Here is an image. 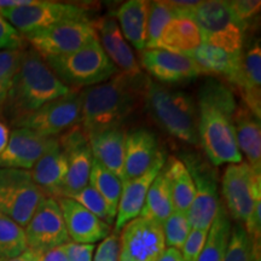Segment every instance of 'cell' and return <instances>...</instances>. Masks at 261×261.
<instances>
[{
	"mask_svg": "<svg viewBox=\"0 0 261 261\" xmlns=\"http://www.w3.org/2000/svg\"><path fill=\"white\" fill-rule=\"evenodd\" d=\"M56 139L57 137H44L31 129L15 127L10 132L5 149L0 152V168L31 171Z\"/></svg>",
	"mask_w": 261,
	"mask_h": 261,
	"instance_id": "2e32d148",
	"label": "cell"
},
{
	"mask_svg": "<svg viewBox=\"0 0 261 261\" xmlns=\"http://www.w3.org/2000/svg\"><path fill=\"white\" fill-rule=\"evenodd\" d=\"M178 16H185V12L173 2H165V0L150 2L148 23H146L145 48H156L163 28L172 18L178 17Z\"/></svg>",
	"mask_w": 261,
	"mask_h": 261,
	"instance_id": "1f68e13d",
	"label": "cell"
},
{
	"mask_svg": "<svg viewBox=\"0 0 261 261\" xmlns=\"http://www.w3.org/2000/svg\"><path fill=\"white\" fill-rule=\"evenodd\" d=\"M83 90H71L63 97L45 104L14 122L44 137H57L80 125Z\"/></svg>",
	"mask_w": 261,
	"mask_h": 261,
	"instance_id": "30bf717a",
	"label": "cell"
},
{
	"mask_svg": "<svg viewBox=\"0 0 261 261\" xmlns=\"http://www.w3.org/2000/svg\"><path fill=\"white\" fill-rule=\"evenodd\" d=\"M93 159L122 180L126 132L114 127L87 137Z\"/></svg>",
	"mask_w": 261,
	"mask_h": 261,
	"instance_id": "484cf974",
	"label": "cell"
},
{
	"mask_svg": "<svg viewBox=\"0 0 261 261\" xmlns=\"http://www.w3.org/2000/svg\"><path fill=\"white\" fill-rule=\"evenodd\" d=\"M156 261H185L182 257L180 250L174 249V248H166L162 255Z\"/></svg>",
	"mask_w": 261,
	"mask_h": 261,
	"instance_id": "f6af8a7d",
	"label": "cell"
},
{
	"mask_svg": "<svg viewBox=\"0 0 261 261\" xmlns=\"http://www.w3.org/2000/svg\"><path fill=\"white\" fill-rule=\"evenodd\" d=\"M221 192L227 213L237 224L244 225L254 202L261 196V172L243 161L227 165L221 178Z\"/></svg>",
	"mask_w": 261,
	"mask_h": 261,
	"instance_id": "7c38bea8",
	"label": "cell"
},
{
	"mask_svg": "<svg viewBox=\"0 0 261 261\" xmlns=\"http://www.w3.org/2000/svg\"><path fill=\"white\" fill-rule=\"evenodd\" d=\"M190 17L200 29L202 44L230 54L243 51L247 28L233 15L227 2H200L191 10Z\"/></svg>",
	"mask_w": 261,
	"mask_h": 261,
	"instance_id": "8992f818",
	"label": "cell"
},
{
	"mask_svg": "<svg viewBox=\"0 0 261 261\" xmlns=\"http://www.w3.org/2000/svg\"><path fill=\"white\" fill-rule=\"evenodd\" d=\"M29 172L33 181L46 197L55 200L62 197L68 172V162L58 137L56 142L46 150Z\"/></svg>",
	"mask_w": 261,
	"mask_h": 261,
	"instance_id": "603a6c76",
	"label": "cell"
},
{
	"mask_svg": "<svg viewBox=\"0 0 261 261\" xmlns=\"http://www.w3.org/2000/svg\"><path fill=\"white\" fill-rule=\"evenodd\" d=\"M62 249L69 261H92L96 247L94 244H83L67 242L62 246Z\"/></svg>",
	"mask_w": 261,
	"mask_h": 261,
	"instance_id": "7bdbcfd3",
	"label": "cell"
},
{
	"mask_svg": "<svg viewBox=\"0 0 261 261\" xmlns=\"http://www.w3.org/2000/svg\"><path fill=\"white\" fill-rule=\"evenodd\" d=\"M9 129L4 123L0 122V152L5 149L6 144H8V140H9Z\"/></svg>",
	"mask_w": 261,
	"mask_h": 261,
	"instance_id": "7dc6e473",
	"label": "cell"
},
{
	"mask_svg": "<svg viewBox=\"0 0 261 261\" xmlns=\"http://www.w3.org/2000/svg\"><path fill=\"white\" fill-rule=\"evenodd\" d=\"M89 185L102 195L114 211H117L122 191V180L94 159L91 167Z\"/></svg>",
	"mask_w": 261,
	"mask_h": 261,
	"instance_id": "d6a6232c",
	"label": "cell"
},
{
	"mask_svg": "<svg viewBox=\"0 0 261 261\" xmlns=\"http://www.w3.org/2000/svg\"><path fill=\"white\" fill-rule=\"evenodd\" d=\"M139 54L142 67L162 85L191 81L201 75L194 60L187 54L162 48H145Z\"/></svg>",
	"mask_w": 261,
	"mask_h": 261,
	"instance_id": "e0dca14e",
	"label": "cell"
},
{
	"mask_svg": "<svg viewBox=\"0 0 261 261\" xmlns=\"http://www.w3.org/2000/svg\"><path fill=\"white\" fill-rule=\"evenodd\" d=\"M144 103L166 132L189 145H198L197 106L188 93L148 80Z\"/></svg>",
	"mask_w": 261,
	"mask_h": 261,
	"instance_id": "277c9868",
	"label": "cell"
},
{
	"mask_svg": "<svg viewBox=\"0 0 261 261\" xmlns=\"http://www.w3.org/2000/svg\"><path fill=\"white\" fill-rule=\"evenodd\" d=\"M208 231L191 228L190 233L185 241L184 246L181 247L180 253L185 261H196L202 252L205 240H207Z\"/></svg>",
	"mask_w": 261,
	"mask_h": 261,
	"instance_id": "60d3db41",
	"label": "cell"
},
{
	"mask_svg": "<svg viewBox=\"0 0 261 261\" xmlns=\"http://www.w3.org/2000/svg\"><path fill=\"white\" fill-rule=\"evenodd\" d=\"M166 160H167V155L163 150H161L158 159L155 160L154 165L150 167L148 172L138 178L122 181V191L119 204H117L116 217L115 221H114V231L120 233V231L126 224L139 217L149 189L151 187L156 175L165 166Z\"/></svg>",
	"mask_w": 261,
	"mask_h": 261,
	"instance_id": "ac0fdd59",
	"label": "cell"
},
{
	"mask_svg": "<svg viewBox=\"0 0 261 261\" xmlns=\"http://www.w3.org/2000/svg\"><path fill=\"white\" fill-rule=\"evenodd\" d=\"M0 14L23 37L62 22L90 19L89 11L84 6L52 0H29L25 5L2 10Z\"/></svg>",
	"mask_w": 261,
	"mask_h": 261,
	"instance_id": "ba28073f",
	"label": "cell"
},
{
	"mask_svg": "<svg viewBox=\"0 0 261 261\" xmlns=\"http://www.w3.org/2000/svg\"><path fill=\"white\" fill-rule=\"evenodd\" d=\"M187 55L194 60L200 74L210 75L214 79L219 77L220 81L223 80L234 90L237 89L242 70L243 51L230 54L221 48L201 44Z\"/></svg>",
	"mask_w": 261,
	"mask_h": 261,
	"instance_id": "44dd1931",
	"label": "cell"
},
{
	"mask_svg": "<svg viewBox=\"0 0 261 261\" xmlns=\"http://www.w3.org/2000/svg\"><path fill=\"white\" fill-rule=\"evenodd\" d=\"M68 162L62 197H70L89 185L93 156L89 138L80 126H75L58 138Z\"/></svg>",
	"mask_w": 261,
	"mask_h": 261,
	"instance_id": "9a60e30c",
	"label": "cell"
},
{
	"mask_svg": "<svg viewBox=\"0 0 261 261\" xmlns=\"http://www.w3.org/2000/svg\"><path fill=\"white\" fill-rule=\"evenodd\" d=\"M23 38L33 50L42 58H47L65 56L80 50L97 38V33L93 21L76 19L31 33Z\"/></svg>",
	"mask_w": 261,
	"mask_h": 261,
	"instance_id": "8fae6325",
	"label": "cell"
},
{
	"mask_svg": "<svg viewBox=\"0 0 261 261\" xmlns=\"http://www.w3.org/2000/svg\"><path fill=\"white\" fill-rule=\"evenodd\" d=\"M163 168L169 182L174 211L187 213L195 196V187L190 173L180 159L173 156L167 158Z\"/></svg>",
	"mask_w": 261,
	"mask_h": 261,
	"instance_id": "f1b7e54d",
	"label": "cell"
},
{
	"mask_svg": "<svg viewBox=\"0 0 261 261\" xmlns=\"http://www.w3.org/2000/svg\"><path fill=\"white\" fill-rule=\"evenodd\" d=\"M173 211H174V207H173L169 182L166 177L165 168H162L149 189L139 217L162 225Z\"/></svg>",
	"mask_w": 261,
	"mask_h": 261,
	"instance_id": "f546056e",
	"label": "cell"
},
{
	"mask_svg": "<svg viewBox=\"0 0 261 261\" xmlns=\"http://www.w3.org/2000/svg\"><path fill=\"white\" fill-rule=\"evenodd\" d=\"M162 226L138 217L120 231L119 261H156L166 250Z\"/></svg>",
	"mask_w": 261,
	"mask_h": 261,
	"instance_id": "5bb4252c",
	"label": "cell"
},
{
	"mask_svg": "<svg viewBox=\"0 0 261 261\" xmlns=\"http://www.w3.org/2000/svg\"><path fill=\"white\" fill-rule=\"evenodd\" d=\"M51 70L70 90H83L106 83L119 69L108 58L98 39L73 54L44 58Z\"/></svg>",
	"mask_w": 261,
	"mask_h": 261,
	"instance_id": "5b68a950",
	"label": "cell"
},
{
	"mask_svg": "<svg viewBox=\"0 0 261 261\" xmlns=\"http://www.w3.org/2000/svg\"><path fill=\"white\" fill-rule=\"evenodd\" d=\"M67 198H71V200L77 202V203L83 205L84 208H86L87 211L96 215L97 218H99L104 223L110 225V226L114 225L116 212L108 204V202L102 197V195L90 185H87L83 190L77 191L76 194L71 195L70 197Z\"/></svg>",
	"mask_w": 261,
	"mask_h": 261,
	"instance_id": "d590c367",
	"label": "cell"
},
{
	"mask_svg": "<svg viewBox=\"0 0 261 261\" xmlns=\"http://www.w3.org/2000/svg\"><path fill=\"white\" fill-rule=\"evenodd\" d=\"M161 151L158 137L146 128L126 133L122 181L138 178L154 165Z\"/></svg>",
	"mask_w": 261,
	"mask_h": 261,
	"instance_id": "7402d4cb",
	"label": "cell"
},
{
	"mask_svg": "<svg viewBox=\"0 0 261 261\" xmlns=\"http://www.w3.org/2000/svg\"><path fill=\"white\" fill-rule=\"evenodd\" d=\"M93 23L100 46L120 73L132 77L142 76L139 62L137 61L130 45L123 38L116 19L108 16Z\"/></svg>",
	"mask_w": 261,
	"mask_h": 261,
	"instance_id": "ffe728a7",
	"label": "cell"
},
{
	"mask_svg": "<svg viewBox=\"0 0 261 261\" xmlns=\"http://www.w3.org/2000/svg\"><path fill=\"white\" fill-rule=\"evenodd\" d=\"M202 44L201 33L189 16H178L166 24L160 35L156 48L189 54Z\"/></svg>",
	"mask_w": 261,
	"mask_h": 261,
	"instance_id": "83f0119b",
	"label": "cell"
},
{
	"mask_svg": "<svg viewBox=\"0 0 261 261\" xmlns=\"http://www.w3.org/2000/svg\"><path fill=\"white\" fill-rule=\"evenodd\" d=\"M33 48H22L21 60L4 104L11 122L70 92Z\"/></svg>",
	"mask_w": 261,
	"mask_h": 261,
	"instance_id": "3957f363",
	"label": "cell"
},
{
	"mask_svg": "<svg viewBox=\"0 0 261 261\" xmlns=\"http://www.w3.org/2000/svg\"><path fill=\"white\" fill-rule=\"evenodd\" d=\"M27 249L24 228L0 214V260L18 256Z\"/></svg>",
	"mask_w": 261,
	"mask_h": 261,
	"instance_id": "e575fe53",
	"label": "cell"
},
{
	"mask_svg": "<svg viewBox=\"0 0 261 261\" xmlns=\"http://www.w3.org/2000/svg\"><path fill=\"white\" fill-rule=\"evenodd\" d=\"M39 261H69L62 247L54 248L41 254H38Z\"/></svg>",
	"mask_w": 261,
	"mask_h": 261,
	"instance_id": "ee69618b",
	"label": "cell"
},
{
	"mask_svg": "<svg viewBox=\"0 0 261 261\" xmlns=\"http://www.w3.org/2000/svg\"><path fill=\"white\" fill-rule=\"evenodd\" d=\"M46 197L33 181L31 172L0 168V214L25 227Z\"/></svg>",
	"mask_w": 261,
	"mask_h": 261,
	"instance_id": "9c48e42d",
	"label": "cell"
},
{
	"mask_svg": "<svg viewBox=\"0 0 261 261\" xmlns=\"http://www.w3.org/2000/svg\"><path fill=\"white\" fill-rule=\"evenodd\" d=\"M23 41V35L0 14V51L21 50Z\"/></svg>",
	"mask_w": 261,
	"mask_h": 261,
	"instance_id": "f35d334b",
	"label": "cell"
},
{
	"mask_svg": "<svg viewBox=\"0 0 261 261\" xmlns=\"http://www.w3.org/2000/svg\"><path fill=\"white\" fill-rule=\"evenodd\" d=\"M0 261H39V256L37 253L27 249L24 253H22L21 255L11 257V259H2Z\"/></svg>",
	"mask_w": 261,
	"mask_h": 261,
	"instance_id": "bcb514c9",
	"label": "cell"
},
{
	"mask_svg": "<svg viewBox=\"0 0 261 261\" xmlns=\"http://www.w3.org/2000/svg\"><path fill=\"white\" fill-rule=\"evenodd\" d=\"M161 226L166 247L180 250L191 231L187 213L173 211Z\"/></svg>",
	"mask_w": 261,
	"mask_h": 261,
	"instance_id": "8d00e7d4",
	"label": "cell"
},
{
	"mask_svg": "<svg viewBox=\"0 0 261 261\" xmlns=\"http://www.w3.org/2000/svg\"><path fill=\"white\" fill-rule=\"evenodd\" d=\"M223 261H260V244L247 233L243 225L231 226V233Z\"/></svg>",
	"mask_w": 261,
	"mask_h": 261,
	"instance_id": "836d02e7",
	"label": "cell"
},
{
	"mask_svg": "<svg viewBox=\"0 0 261 261\" xmlns=\"http://www.w3.org/2000/svg\"><path fill=\"white\" fill-rule=\"evenodd\" d=\"M237 100L223 81L208 77L198 90V139L213 167L242 162L233 129Z\"/></svg>",
	"mask_w": 261,
	"mask_h": 261,
	"instance_id": "6da1fadb",
	"label": "cell"
},
{
	"mask_svg": "<svg viewBox=\"0 0 261 261\" xmlns=\"http://www.w3.org/2000/svg\"><path fill=\"white\" fill-rule=\"evenodd\" d=\"M21 50H5L0 51V109L4 107L11 90L12 81L17 71Z\"/></svg>",
	"mask_w": 261,
	"mask_h": 261,
	"instance_id": "74e56055",
	"label": "cell"
},
{
	"mask_svg": "<svg viewBox=\"0 0 261 261\" xmlns=\"http://www.w3.org/2000/svg\"><path fill=\"white\" fill-rule=\"evenodd\" d=\"M261 119L254 115L244 104H237L233 115V129L241 155L253 169L261 172Z\"/></svg>",
	"mask_w": 261,
	"mask_h": 261,
	"instance_id": "cb8c5ba5",
	"label": "cell"
},
{
	"mask_svg": "<svg viewBox=\"0 0 261 261\" xmlns=\"http://www.w3.org/2000/svg\"><path fill=\"white\" fill-rule=\"evenodd\" d=\"M227 5L238 18V21L247 28L250 21L259 15L261 2L259 0H232V2H227Z\"/></svg>",
	"mask_w": 261,
	"mask_h": 261,
	"instance_id": "ab89813d",
	"label": "cell"
},
{
	"mask_svg": "<svg viewBox=\"0 0 261 261\" xmlns=\"http://www.w3.org/2000/svg\"><path fill=\"white\" fill-rule=\"evenodd\" d=\"M231 220L226 208L220 203L218 213L207 233V240L196 261H223L230 240Z\"/></svg>",
	"mask_w": 261,
	"mask_h": 261,
	"instance_id": "4dcf8cb0",
	"label": "cell"
},
{
	"mask_svg": "<svg viewBox=\"0 0 261 261\" xmlns=\"http://www.w3.org/2000/svg\"><path fill=\"white\" fill-rule=\"evenodd\" d=\"M28 249L41 254L69 242L57 200L45 197L24 227Z\"/></svg>",
	"mask_w": 261,
	"mask_h": 261,
	"instance_id": "4fadbf2b",
	"label": "cell"
},
{
	"mask_svg": "<svg viewBox=\"0 0 261 261\" xmlns=\"http://www.w3.org/2000/svg\"><path fill=\"white\" fill-rule=\"evenodd\" d=\"M120 233L112 231L94 250L92 261H119Z\"/></svg>",
	"mask_w": 261,
	"mask_h": 261,
	"instance_id": "b9f144b4",
	"label": "cell"
},
{
	"mask_svg": "<svg viewBox=\"0 0 261 261\" xmlns=\"http://www.w3.org/2000/svg\"><path fill=\"white\" fill-rule=\"evenodd\" d=\"M236 90L242 97L244 106L257 119H261V47L259 39L243 52L242 70Z\"/></svg>",
	"mask_w": 261,
	"mask_h": 261,
	"instance_id": "d4e9b609",
	"label": "cell"
},
{
	"mask_svg": "<svg viewBox=\"0 0 261 261\" xmlns=\"http://www.w3.org/2000/svg\"><path fill=\"white\" fill-rule=\"evenodd\" d=\"M148 79L117 73L106 83L87 87L81 102V129L89 137L100 130L121 127L144 102Z\"/></svg>",
	"mask_w": 261,
	"mask_h": 261,
	"instance_id": "7a4b0ae2",
	"label": "cell"
},
{
	"mask_svg": "<svg viewBox=\"0 0 261 261\" xmlns=\"http://www.w3.org/2000/svg\"><path fill=\"white\" fill-rule=\"evenodd\" d=\"M68 236L71 242L94 244L112 233V226L104 223L71 198H57Z\"/></svg>",
	"mask_w": 261,
	"mask_h": 261,
	"instance_id": "d6986e66",
	"label": "cell"
},
{
	"mask_svg": "<svg viewBox=\"0 0 261 261\" xmlns=\"http://www.w3.org/2000/svg\"><path fill=\"white\" fill-rule=\"evenodd\" d=\"M149 3L148 0H128L116 11V22L123 38L139 52L145 50Z\"/></svg>",
	"mask_w": 261,
	"mask_h": 261,
	"instance_id": "4316f807",
	"label": "cell"
},
{
	"mask_svg": "<svg viewBox=\"0 0 261 261\" xmlns=\"http://www.w3.org/2000/svg\"><path fill=\"white\" fill-rule=\"evenodd\" d=\"M179 159L190 173L195 187L194 201L187 212L189 223L191 228L208 231L221 203L218 169L202 156L192 152H185Z\"/></svg>",
	"mask_w": 261,
	"mask_h": 261,
	"instance_id": "52a82bcc",
	"label": "cell"
}]
</instances>
